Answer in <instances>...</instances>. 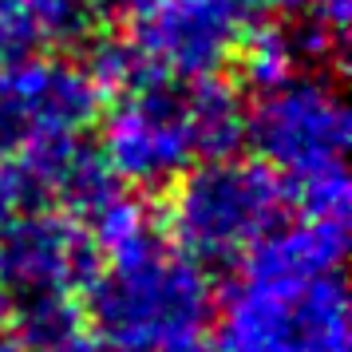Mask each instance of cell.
<instances>
[{
    "label": "cell",
    "instance_id": "obj_1",
    "mask_svg": "<svg viewBox=\"0 0 352 352\" xmlns=\"http://www.w3.org/2000/svg\"><path fill=\"white\" fill-rule=\"evenodd\" d=\"M344 234L309 214L270 230L214 301V352H349Z\"/></svg>",
    "mask_w": 352,
    "mask_h": 352
},
{
    "label": "cell",
    "instance_id": "obj_2",
    "mask_svg": "<svg viewBox=\"0 0 352 352\" xmlns=\"http://www.w3.org/2000/svg\"><path fill=\"white\" fill-rule=\"evenodd\" d=\"M245 143V99L226 76L139 80L115 91L99 119V155L111 175L143 194L170 190L202 159Z\"/></svg>",
    "mask_w": 352,
    "mask_h": 352
},
{
    "label": "cell",
    "instance_id": "obj_3",
    "mask_svg": "<svg viewBox=\"0 0 352 352\" xmlns=\"http://www.w3.org/2000/svg\"><path fill=\"white\" fill-rule=\"evenodd\" d=\"M245 143L285 182L297 214L349 222V103L333 76L301 67L245 103Z\"/></svg>",
    "mask_w": 352,
    "mask_h": 352
},
{
    "label": "cell",
    "instance_id": "obj_4",
    "mask_svg": "<svg viewBox=\"0 0 352 352\" xmlns=\"http://www.w3.org/2000/svg\"><path fill=\"white\" fill-rule=\"evenodd\" d=\"M83 317L119 352H166L210 333L214 285L206 265L159 234L91 273Z\"/></svg>",
    "mask_w": 352,
    "mask_h": 352
},
{
    "label": "cell",
    "instance_id": "obj_5",
    "mask_svg": "<svg viewBox=\"0 0 352 352\" xmlns=\"http://www.w3.org/2000/svg\"><path fill=\"white\" fill-rule=\"evenodd\" d=\"M289 190L257 159H202L170 186L166 241L198 265H238L270 230L289 218Z\"/></svg>",
    "mask_w": 352,
    "mask_h": 352
},
{
    "label": "cell",
    "instance_id": "obj_6",
    "mask_svg": "<svg viewBox=\"0 0 352 352\" xmlns=\"http://www.w3.org/2000/svg\"><path fill=\"white\" fill-rule=\"evenodd\" d=\"M245 36L238 0H135L119 44L139 80H202L234 64Z\"/></svg>",
    "mask_w": 352,
    "mask_h": 352
},
{
    "label": "cell",
    "instance_id": "obj_7",
    "mask_svg": "<svg viewBox=\"0 0 352 352\" xmlns=\"http://www.w3.org/2000/svg\"><path fill=\"white\" fill-rule=\"evenodd\" d=\"M103 99L91 72L72 60L32 52L0 64V159L83 139Z\"/></svg>",
    "mask_w": 352,
    "mask_h": 352
},
{
    "label": "cell",
    "instance_id": "obj_8",
    "mask_svg": "<svg viewBox=\"0 0 352 352\" xmlns=\"http://www.w3.org/2000/svg\"><path fill=\"white\" fill-rule=\"evenodd\" d=\"M96 270L87 230L60 206H28L0 222V273L16 297H76Z\"/></svg>",
    "mask_w": 352,
    "mask_h": 352
},
{
    "label": "cell",
    "instance_id": "obj_9",
    "mask_svg": "<svg viewBox=\"0 0 352 352\" xmlns=\"http://www.w3.org/2000/svg\"><path fill=\"white\" fill-rule=\"evenodd\" d=\"M333 52H340V40H333L313 20L293 24V28L289 24H261V28H245L234 64L241 67L245 83L261 91V87L301 72V67H320V60Z\"/></svg>",
    "mask_w": 352,
    "mask_h": 352
},
{
    "label": "cell",
    "instance_id": "obj_10",
    "mask_svg": "<svg viewBox=\"0 0 352 352\" xmlns=\"http://www.w3.org/2000/svg\"><path fill=\"white\" fill-rule=\"evenodd\" d=\"M24 16L32 20L40 44H72L91 28V4L87 0H16Z\"/></svg>",
    "mask_w": 352,
    "mask_h": 352
},
{
    "label": "cell",
    "instance_id": "obj_11",
    "mask_svg": "<svg viewBox=\"0 0 352 352\" xmlns=\"http://www.w3.org/2000/svg\"><path fill=\"white\" fill-rule=\"evenodd\" d=\"M40 36H36L32 20L24 16L16 0H0V64H12V60H24L40 52Z\"/></svg>",
    "mask_w": 352,
    "mask_h": 352
},
{
    "label": "cell",
    "instance_id": "obj_12",
    "mask_svg": "<svg viewBox=\"0 0 352 352\" xmlns=\"http://www.w3.org/2000/svg\"><path fill=\"white\" fill-rule=\"evenodd\" d=\"M36 206L32 186H28V175L16 159H0V222L12 218L16 210Z\"/></svg>",
    "mask_w": 352,
    "mask_h": 352
},
{
    "label": "cell",
    "instance_id": "obj_13",
    "mask_svg": "<svg viewBox=\"0 0 352 352\" xmlns=\"http://www.w3.org/2000/svg\"><path fill=\"white\" fill-rule=\"evenodd\" d=\"M317 28L333 36V40H344L349 32V16H352V0H313L309 8H305Z\"/></svg>",
    "mask_w": 352,
    "mask_h": 352
},
{
    "label": "cell",
    "instance_id": "obj_14",
    "mask_svg": "<svg viewBox=\"0 0 352 352\" xmlns=\"http://www.w3.org/2000/svg\"><path fill=\"white\" fill-rule=\"evenodd\" d=\"M245 12H257V16H270V20H277V16H297V12H305L313 0H238Z\"/></svg>",
    "mask_w": 352,
    "mask_h": 352
},
{
    "label": "cell",
    "instance_id": "obj_15",
    "mask_svg": "<svg viewBox=\"0 0 352 352\" xmlns=\"http://www.w3.org/2000/svg\"><path fill=\"white\" fill-rule=\"evenodd\" d=\"M56 352H119V349H115L107 336H99L96 329H91V324H83L80 333H72Z\"/></svg>",
    "mask_w": 352,
    "mask_h": 352
},
{
    "label": "cell",
    "instance_id": "obj_16",
    "mask_svg": "<svg viewBox=\"0 0 352 352\" xmlns=\"http://www.w3.org/2000/svg\"><path fill=\"white\" fill-rule=\"evenodd\" d=\"M87 4H91L96 16H107V12H127L135 0H87Z\"/></svg>",
    "mask_w": 352,
    "mask_h": 352
},
{
    "label": "cell",
    "instance_id": "obj_17",
    "mask_svg": "<svg viewBox=\"0 0 352 352\" xmlns=\"http://www.w3.org/2000/svg\"><path fill=\"white\" fill-rule=\"evenodd\" d=\"M8 317H12V289L0 273V329H8Z\"/></svg>",
    "mask_w": 352,
    "mask_h": 352
}]
</instances>
